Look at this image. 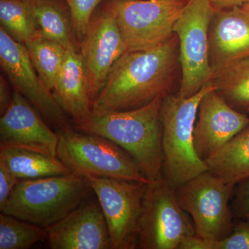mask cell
Here are the masks:
<instances>
[{"mask_svg": "<svg viewBox=\"0 0 249 249\" xmlns=\"http://www.w3.org/2000/svg\"><path fill=\"white\" fill-rule=\"evenodd\" d=\"M181 77L178 36L147 50L126 52L92 103L93 114L131 110L170 94Z\"/></svg>", "mask_w": 249, "mask_h": 249, "instance_id": "cell-1", "label": "cell"}, {"mask_svg": "<svg viewBox=\"0 0 249 249\" xmlns=\"http://www.w3.org/2000/svg\"><path fill=\"white\" fill-rule=\"evenodd\" d=\"M164 97L131 110L93 114L73 128L109 139L138 163L150 182L162 177V124L160 110Z\"/></svg>", "mask_w": 249, "mask_h": 249, "instance_id": "cell-2", "label": "cell"}, {"mask_svg": "<svg viewBox=\"0 0 249 249\" xmlns=\"http://www.w3.org/2000/svg\"><path fill=\"white\" fill-rule=\"evenodd\" d=\"M91 192L88 178L73 173L19 180L0 211L46 229L73 212Z\"/></svg>", "mask_w": 249, "mask_h": 249, "instance_id": "cell-3", "label": "cell"}, {"mask_svg": "<svg viewBox=\"0 0 249 249\" xmlns=\"http://www.w3.org/2000/svg\"><path fill=\"white\" fill-rule=\"evenodd\" d=\"M214 88L211 83L191 97L170 93L163 98L160 110L162 176L173 188L209 170L206 162L196 154L193 133L201 98Z\"/></svg>", "mask_w": 249, "mask_h": 249, "instance_id": "cell-4", "label": "cell"}, {"mask_svg": "<svg viewBox=\"0 0 249 249\" xmlns=\"http://www.w3.org/2000/svg\"><path fill=\"white\" fill-rule=\"evenodd\" d=\"M58 134L57 157L72 173L150 183L133 157L109 139L73 127Z\"/></svg>", "mask_w": 249, "mask_h": 249, "instance_id": "cell-5", "label": "cell"}, {"mask_svg": "<svg viewBox=\"0 0 249 249\" xmlns=\"http://www.w3.org/2000/svg\"><path fill=\"white\" fill-rule=\"evenodd\" d=\"M215 9L210 0H189L174 27L179 44L181 77L177 94L188 98L212 83L209 29Z\"/></svg>", "mask_w": 249, "mask_h": 249, "instance_id": "cell-6", "label": "cell"}, {"mask_svg": "<svg viewBox=\"0 0 249 249\" xmlns=\"http://www.w3.org/2000/svg\"><path fill=\"white\" fill-rule=\"evenodd\" d=\"M189 0H108L115 14L126 52L160 45L174 35V27Z\"/></svg>", "mask_w": 249, "mask_h": 249, "instance_id": "cell-7", "label": "cell"}, {"mask_svg": "<svg viewBox=\"0 0 249 249\" xmlns=\"http://www.w3.org/2000/svg\"><path fill=\"white\" fill-rule=\"evenodd\" d=\"M235 186L208 170L175 188L180 206L193 217L196 235L212 242L231 233L229 203Z\"/></svg>", "mask_w": 249, "mask_h": 249, "instance_id": "cell-8", "label": "cell"}, {"mask_svg": "<svg viewBox=\"0 0 249 249\" xmlns=\"http://www.w3.org/2000/svg\"><path fill=\"white\" fill-rule=\"evenodd\" d=\"M180 206L175 188L162 177L147 183L142 199L139 248L178 249L196 229Z\"/></svg>", "mask_w": 249, "mask_h": 249, "instance_id": "cell-9", "label": "cell"}, {"mask_svg": "<svg viewBox=\"0 0 249 249\" xmlns=\"http://www.w3.org/2000/svg\"><path fill=\"white\" fill-rule=\"evenodd\" d=\"M103 210L112 249L139 248L142 199L147 183L85 177Z\"/></svg>", "mask_w": 249, "mask_h": 249, "instance_id": "cell-10", "label": "cell"}, {"mask_svg": "<svg viewBox=\"0 0 249 249\" xmlns=\"http://www.w3.org/2000/svg\"><path fill=\"white\" fill-rule=\"evenodd\" d=\"M0 65L14 90L21 93L50 124L62 130L71 127L68 116L39 76L24 44L0 28Z\"/></svg>", "mask_w": 249, "mask_h": 249, "instance_id": "cell-11", "label": "cell"}, {"mask_svg": "<svg viewBox=\"0 0 249 249\" xmlns=\"http://www.w3.org/2000/svg\"><path fill=\"white\" fill-rule=\"evenodd\" d=\"M80 53L93 103L106 85L114 64L126 53L115 14L107 3L91 18L81 41Z\"/></svg>", "mask_w": 249, "mask_h": 249, "instance_id": "cell-12", "label": "cell"}, {"mask_svg": "<svg viewBox=\"0 0 249 249\" xmlns=\"http://www.w3.org/2000/svg\"><path fill=\"white\" fill-rule=\"evenodd\" d=\"M29 101L14 90L13 101L0 118V147L26 149L57 157L59 134Z\"/></svg>", "mask_w": 249, "mask_h": 249, "instance_id": "cell-13", "label": "cell"}, {"mask_svg": "<svg viewBox=\"0 0 249 249\" xmlns=\"http://www.w3.org/2000/svg\"><path fill=\"white\" fill-rule=\"evenodd\" d=\"M249 125V117L237 111L214 89L201 98L194 127V145L206 160Z\"/></svg>", "mask_w": 249, "mask_h": 249, "instance_id": "cell-14", "label": "cell"}, {"mask_svg": "<svg viewBox=\"0 0 249 249\" xmlns=\"http://www.w3.org/2000/svg\"><path fill=\"white\" fill-rule=\"evenodd\" d=\"M45 231L52 249H112L107 222L98 201L87 199Z\"/></svg>", "mask_w": 249, "mask_h": 249, "instance_id": "cell-15", "label": "cell"}, {"mask_svg": "<svg viewBox=\"0 0 249 249\" xmlns=\"http://www.w3.org/2000/svg\"><path fill=\"white\" fill-rule=\"evenodd\" d=\"M209 40V61L213 73L249 58L248 11L242 6L215 10L210 26Z\"/></svg>", "mask_w": 249, "mask_h": 249, "instance_id": "cell-16", "label": "cell"}, {"mask_svg": "<svg viewBox=\"0 0 249 249\" xmlns=\"http://www.w3.org/2000/svg\"><path fill=\"white\" fill-rule=\"evenodd\" d=\"M52 94L73 124L92 114L86 71L83 58L76 48L67 49L63 65L55 80Z\"/></svg>", "mask_w": 249, "mask_h": 249, "instance_id": "cell-17", "label": "cell"}, {"mask_svg": "<svg viewBox=\"0 0 249 249\" xmlns=\"http://www.w3.org/2000/svg\"><path fill=\"white\" fill-rule=\"evenodd\" d=\"M0 163L19 180L73 173L58 157L17 147H0Z\"/></svg>", "mask_w": 249, "mask_h": 249, "instance_id": "cell-18", "label": "cell"}, {"mask_svg": "<svg viewBox=\"0 0 249 249\" xmlns=\"http://www.w3.org/2000/svg\"><path fill=\"white\" fill-rule=\"evenodd\" d=\"M209 171L235 185L249 178V125L205 160Z\"/></svg>", "mask_w": 249, "mask_h": 249, "instance_id": "cell-19", "label": "cell"}, {"mask_svg": "<svg viewBox=\"0 0 249 249\" xmlns=\"http://www.w3.org/2000/svg\"><path fill=\"white\" fill-rule=\"evenodd\" d=\"M215 90L231 106L249 114V58L239 60L214 73Z\"/></svg>", "mask_w": 249, "mask_h": 249, "instance_id": "cell-20", "label": "cell"}, {"mask_svg": "<svg viewBox=\"0 0 249 249\" xmlns=\"http://www.w3.org/2000/svg\"><path fill=\"white\" fill-rule=\"evenodd\" d=\"M24 45L39 76L52 91L63 65L67 49L42 36L40 31Z\"/></svg>", "mask_w": 249, "mask_h": 249, "instance_id": "cell-21", "label": "cell"}, {"mask_svg": "<svg viewBox=\"0 0 249 249\" xmlns=\"http://www.w3.org/2000/svg\"><path fill=\"white\" fill-rule=\"evenodd\" d=\"M0 22L14 40L24 44L39 33L34 0H0Z\"/></svg>", "mask_w": 249, "mask_h": 249, "instance_id": "cell-22", "label": "cell"}, {"mask_svg": "<svg viewBox=\"0 0 249 249\" xmlns=\"http://www.w3.org/2000/svg\"><path fill=\"white\" fill-rule=\"evenodd\" d=\"M34 4L40 34L66 49L76 48L63 6L56 0H34Z\"/></svg>", "mask_w": 249, "mask_h": 249, "instance_id": "cell-23", "label": "cell"}, {"mask_svg": "<svg viewBox=\"0 0 249 249\" xmlns=\"http://www.w3.org/2000/svg\"><path fill=\"white\" fill-rule=\"evenodd\" d=\"M45 228L0 214V249H28L45 237Z\"/></svg>", "mask_w": 249, "mask_h": 249, "instance_id": "cell-24", "label": "cell"}, {"mask_svg": "<svg viewBox=\"0 0 249 249\" xmlns=\"http://www.w3.org/2000/svg\"><path fill=\"white\" fill-rule=\"evenodd\" d=\"M70 11L72 30L81 42L84 38L95 10L103 0H65Z\"/></svg>", "mask_w": 249, "mask_h": 249, "instance_id": "cell-25", "label": "cell"}, {"mask_svg": "<svg viewBox=\"0 0 249 249\" xmlns=\"http://www.w3.org/2000/svg\"><path fill=\"white\" fill-rule=\"evenodd\" d=\"M208 249H249V220L234 226L231 233L218 242L207 241Z\"/></svg>", "mask_w": 249, "mask_h": 249, "instance_id": "cell-26", "label": "cell"}, {"mask_svg": "<svg viewBox=\"0 0 249 249\" xmlns=\"http://www.w3.org/2000/svg\"><path fill=\"white\" fill-rule=\"evenodd\" d=\"M234 214L243 220H249V178L239 183L233 203Z\"/></svg>", "mask_w": 249, "mask_h": 249, "instance_id": "cell-27", "label": "cell"}, {"mask_svg": "<svg viewBox=\"0 0 249 249\" xmlns=\"http://www.w3.org/2000/svg\"><path fill=\"white\" fill-rule=\"evenodd\" d=\"M19 180L0 163V207L3 206Z\"/></svg>", "mask_w": 249, "mask_h": 249, "instance_id": "cell-28", "label": "cell"}, {"mask_svg": "<svg viewBox=\"0 0 249 249\" xmlns=\"http://www.w3.org/2000/svg\"><path fill=\"white\" fill-rule=\"evenodd\" d=\"M13 101V94L10 91L8 82L2 75L0 76V113L2 114Z\"/></svg>", "mask_w": 249, "mask_h": 249, "instance_id": "cell-29", "label": "cell"}, {"mask_svg": "<svg viewBox=\"0 0 249 249\" xmlns=\"http://www.w3.org/2000/svg\"><path fill=\"white\" fill-rule=\"evenodd\" d=\"M178 249H207L206 240L196 234L183 240L178 246Z\"/></svg>", "mask_w": 249, "mask_h": 249, "instance_id": "cell-30", "label": "cell"}, {"mask_svg": "<svg viewBox=\"0 0 249 249\" xmlns=\"http://www.w3.org/2000/svg\"><path fill=\"white\" fill-rule=\"evenodd\" d=\"M215 10L242 6L249 0H210Z\"/></svg>", "mask_w": 249, "mask_h": 249, "instance_id": "cell-31", "label": "cell"}, {"mask_svg": "<svg viewBox=\"0 0 249 249\" xmlns=\"http://www.w3.org/2000/svg\"><path fill=\"white\" fill-rule=\"evenodd\" d=\"M242 7L243 8L245 11H248L249 13V0L248 1H247V2H246L245 4L242 6Z\"/></svg>", "mask_w": 249, "mask_h": 249, "instance_id": "cell-32", "label": "cell"}]
</instances>
